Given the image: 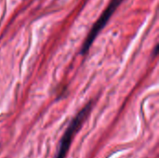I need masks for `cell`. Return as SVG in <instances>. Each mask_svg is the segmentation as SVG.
<instances>
[{"mask_svg":"<svg viewBox=\"0 0 159 158\" xmlns=\"http://www.w3.org/2000/svg\"><path fill=\"white\" fill-rule=\"evenodd\" d=\"M92 105H93V102L90 101L73 118V120L69 124L67 129L65 130V132L61 140L60 146H59L58 152L55 156V158H65L67 153H68L69 147L72 143V141L75 137V134L80 129L81 126L86 121L87 117L89 115L90 111L92 109Z\"/></svg>","mask_w":159,"mask_h":158,"instance_id":"cell-1","label":"cell"},{"mask_svg":"<svg viewBox=\"0 0 159 158\" xmlns=\"http://www.w3.org/2000/svg\"><path fill=\"white\" fill-rule=\"evenodd\" d=\"M122 1L123 0H111V2L109 3V5L107 6V7L102 13L101 17L94 23V25L91 28L90 32L89 33L87 38L85 39V41L83 43V46H82V48H81V54L84 55V54H86L89 51V49L90 46L92 45L93 41L95 40V38L97 37V35L99 34V33L106 25V23L108 22L109 19L115 13V11L119 7V5L122 3Z\"/></svg>","mask_w":159,"mask_h":158,"instance_id":"cell-2","label":"cell"}]
</instances>
